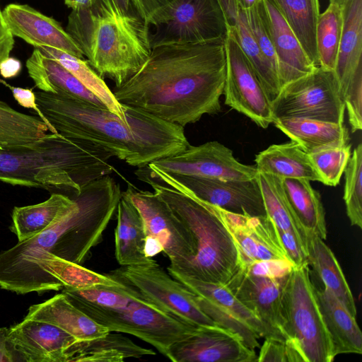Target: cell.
<instances>
[{
    "label": "cell",
    "instance_id": "cell-1",
    "mask_svg": "<svg viewBox=\"0 0 362 362\" xmlns=\"http://www.w3.org/2000/svg\"><path fill=\"white\" fill-rule=\"evenodd\" d=\"M226 75L225 39L162 45L112 91L120 104L184 127L221 111Z\"/></svg>",
    "mask_w": 362,
    "mask_h": 362
},
{
    "label": "cell",
    "instance_id": "cell-2",
    "mask_svg": "<svg viewBox=\"0 0 362 362\" xmlns=\"http://www.w3.org/2000/svg\"><path fill=\"white\" fill-rule=\"evenodd\" d=\"M35 94L52 133L92 144L133 167H145L190 145L183 127L139 108L124 105V121L105 107L63 92Z\"/></svg>",
    "mask_w": 362,
    "mask_h": 362
},
{
    "label": "cell",
    "instance_id": "cell-3",
    "mask_svg": "<svg viewBox=\"0 0 362 362\" xmlns=\"http://www.w3.org/2000/svg\"><path fill=\"white\" fill-rule=\"evenodd\" d=\"M66 32L94 71L119 87L148 58V27L132 0H93L86 8L72 10Z\"/></svg>",
    "mask_w": 362,
    "mask_h": 362
},
{
    "label": "cell",
    "instance_id": "cell-4",
    "mask_svg": "<svg viewBox=\"0 0 362 362\" xmlns=\"http://www.w3.org/2000/svg\"><path fill=\"white\" fill-rule=\"evenodd\" d=\"M110 158L88 142L47 133L30 144L0 147V180L72 199L81 187L115 170Z\"/></svg>",
    "mask_w": 362,
    "mask_h": 362
},
{
    "label": "cell",
    "instance_id": "cell-5",
    "mask_svg": "<svg viewBox=\"0 0 362 362\" xmlns=\"http://www.w3.org/2000/svg\"><path fill=\"white\" fill-rule=\"evenodd\" d=\"M135 174L148 183L190 231L194 256L185 274L226 285L240 267L238 250L219 208L171 182H157L139 169Z\"/></svg>",
    "mask_w": 362,
    "mask_h": 362
},
{
    "label": "cell",
    "instance_id": "cell-6",
    "mask_svg": "<svg viewBox=\"0 0 362 362\" xmlns=\"http://www.w3.org/2000/svg\"><path fill=\"white\" fill-rule=\"evenodd\" d=\"M283 333L303 362H332L336 356L319 306L309 265L292 267L281 296Z\"/></svg>",
    "mask_w": 362,
    "mask_h": 362
},
{
    "label": "cell",
    "instance_id": "cell-7",
    "mask_svg": "<svg viewBox=\"0 0 362 362\" xmlns=\"http://www.w3.org/2000/svg\"><path fill=\"white\" fill-rule=\"evenodd\" d=\"M68 298L110 332L134 335L154 346L165 357L172 344L187 337L198 327L166 313L140 292L128 304L117 309L100 308Z\"/></svg>",
    "mask_w": 362,
    "mask_h": 362
},
{
    "label": "cell",
    "instance_id": "cell-8",
    "mask_svg": "<svg viewBox=\"0 0 362 362\" xmlns=\"http://www.w3.org/2000/svg\"><path fill=\"white\" fill-rule=\"evenodd\" d=\"M151 49L225 39L226 21L217 0H177L147 20Z\"/></svg>",
    "mask_w": 362,
    "mask_h": 362
},
{
    "label": "cell",
    "instance_id": "cell-9",
    "mask_svg": "<svg viewBox=\"0 0 362 362\" xmlns=\"http://www.w3.org/2000/svg\"><path fill=\"white\" fill-rule=\"evenodd\" d=\"M138 209L145 228V253L148 257L163 252L168 268L185 274L194 256L192 234L170 206L154 192L129 185L124 191Z\"/></svg>",
    "mask_w": 362,
    "mask_h": 362
},
{
    "label": "cell",
    "instance_id": "cell-10",
    "mask_svg": "<svg viewBox=\"0 0 362 362\" xmlns=\"http://www.w3.org/2000/svg\"><path fill=\"white\" fill-rule=\"evenodd\" d=\"M271 107L273 121L297 117L343 124L344 120L336 74L320 66L281 87Z\"/></svg>",
    "mask_w": 362,
    "mask_h": 362
},
{
    "label": "cell",
    "instance_id": "cell-11",
    "mask_svg": "<svg viewBox=\"0 0 362 362\" xmlns=\"http://www.w3.org/2000/svg\"><path fill=\"white\" fill-rule=\"evenodd\" d=\"M292 267L286 262H262L240 267L226 284L243 305L284 340L281 296Z\"/></svg>",
    "mask_w": 362,
    "mask_h": 362
},
{
    "label": "cell",
    "instance_id": "cell-12",
    "mask_svg": "<svg viewBox=\"0 0 362 362\" xmlns=\"http://www.w3.org/2000/svg\"><path fill=\"white\" fill-rule=\"evenodd\" d=\"M167 270L197 296L200 308L209 318L217 325L238 335L250 349L259 347V338L280 339L226 285L204 282L169 268Z\"/></svg>",
    "mask_w": 362,
    "mask_h": 362
},
{
    "label": "cell",
    "instance_id": "cell-13",
    "mask_svg": "<svg viewBox=\"0 0 362 362\" xmlns=\"http://www.w3.org/2000/svg\"><path fill=\"white\" fill-rule=\"evenodd\" d=\"M160 308L197 326L217 325L200 308L197 296L156 262L122 267L113 272Z\"/></svg>",
    "mask_w": 362,
    "mask_h": 362
},
{
    "label": "cell",
    "instance_id": "cell-14",
    "mask_svg": "<svg viewBox=\"0 0 362 362\" xmlns=\"http://www.w3.org/2000/svg\"><path fill=\"white\" fill-rule=\"evenodd\" d=\"M334 69L352 132L362 128V0H345Z\"/></svg>",
    "mask_w": 362,
    "mask_h": 362
},
{
    "label": "cell",
    "instance_id": "cell-15",
    "mask_svg": "<svg viewBox=\"0 0 362 362\" xmlns=\"http://www.w3.org/2000/svg\"><path fill=\"white\" fill-rule=\"evenodd\" d=\"M139 168L157 182L177 184L198 198L229 212L250 216L267 215L257 176L247 180H220L168 174L148 165Z\"/></svg>",
    "mask_w": 362,
    "mask_h": 362
},
{
    "label": "cell",
    "instance_id": "cell-16",
    "mask_svg": "<svg viewBox=\"0 0 362 362\" xmlns=\"http://www.w3.org/2000/svg\"><path fill=\"white\" fill-rule=\"evenodd\" d=\"M226 75L224 103L267 129L273 122L271 101L235 37L225 38Z\"/></svg>",
    "mask_w": 362,
    "mask_h": 362
},
{
    "label": "cell",
    "instance_id": "cell-17",
    "mask_svg": "<svg viewBox=\"0 0 362 362\" xmlns=\"http://www.w3.org/2000/svg\"><path fill=\"white\" fill-rule=\"evenodd\" d=\"M148 166L168 174L211 179L247 180L258 175L255 166L240 163L232 150L216 141L189 145L183 151Z\"/></svg>",
    "mask_w": 362,
    "mask_h": 362
},
{
    "label": "cell",
    "instance_id": "cell-18",
    "mask_svg": "<svg viewBox=\"0 0 362 362\" xmlns=\"http://www.w3.org/2000/svg\"><path fill=\"white\" fill-rule=\"evenodd\" d=\"M166 357L173 362H255L257 358L238 335L218 325L198 327L172 344Z\"/></svg>",
    "mask_w": 362,
    "mask_h": 362
},
{
    "label": "cell",
    "instance_id": "cell-19",
    "mask_svg": "<svg viewBox=\"0 0 362 362\" xmlns=\"http://www.w3.org/2000/svg\"><path fill=\"white\" fill-rule=\"evenodd\" d=\"M219 211L235 242L240 267L262 262H289L267 215L250 216L221 208Z\"/></svg>",
    "mask_w": 362,
    "mask_h": 362
},
{
    "label": "cell",
    "instance_id": "cell-20",
    "mask_svg": "<svg viewBox=\"0 0 362 362\" xmlns=\"http://www.w3.org/2000/svg\"><path fill=\"white\" fill-rule=\"evenodd\" d=\"M7 341L18 361L69 362L78 339L52 324L24 318L8 328Z\"/></svg>",
    "mask_w": 362,
    "mask_h": 362
},
{
    "label": "cell",
    "instance_id": "cell-21",
    "mask_svg": "<svg viewBox=\"0 0 362 362\" xmlns=\"http://www.w3.org/2000/svg\"><path fill=\"white\" fill-rule=\"evenodd\" d=\"M13 36L35 48L48 47L83 59V54L71 36L54 18L25 4H11L2 11Z\"/></svg>",
    "mask_w": 362,
    "mask_h": 362
},
{
    "label": "cell",
    "instance_id": "cell-22",
    "mask_svg": "<svg viewBox=\"0 0 362 362\" xmlns=\"http://www.w3.org/2000/svg\"><path fill=\"white\" fill-rule=\"evenodd\" d=\"M263 12L276 58L281 89L317 66L310 61L293 30L269 0H263Z\"/></svg>",
    "mask_w": 362,
    "mask_h": 362
},
{
    "label": "cell",
    "instance_id": "cell-23",
    "mask_svg": "<svg viewBox=\"0 0 362 362\" xmlns=\"http://www.w3.org/2000/svg\"><path fill=\"white\" fill-rule=\"evenodd\" d=\"M25 319L52 324L79 341L100 337L110 332L74 305L63 292L42 303L32 305Z\"/></svg>",
    "mask_w": 362,
    "mask_h": 362
},
{
    "label": "cell",
    "instance_id": "cell-24",
    "mask_svg": "<svg viewBox=\"0 0 362 362\" xmlns=\"http://www.w3.org/2000/svg\"><path fill=\"white\" fill-rule=\"evenodd\" d=\"M223 11L228 32L235 37L272 102L280 90L276 71L261 53L248 25L245 9L237 0H217Z\"/></svg>",
    "mask_w": 362,
    "mask_h": 362
},
{
    "label": "cell",
    "instance_id": "cell-25",
    "mask_svg": "<svg viewBox=\"0 0 362 362\" xmlns=\"http://www.w3.org/2000/svg\"><path fill=\"white\" fill-rule=\"evenodd\" d=\"M115 254L122 267L154 263L145 253L146 234L142 218L127 193L122 192L117 207Z\"/></svg>",
    "mask_w": 362,
    "mask_h": 362
},
{
    "label": "cell",
    "instance_id": "cell-26",
    "mask_svg": "<svg viewBox=\"0 0 362 362\" xmlns=\"http://www.w3.org/2000/svg\"><path fill=\"white\" fill-rule=\"evenodd\" d=\"M272 123L308 154L347 144L350 139L344 124L297 117L278 118Z\"/></svg>",
    "mask_w": 362,
    "mask_h": 362
},
{
    "label": "cell",
    "instance_id": "cell-27",
    "mask_svg": "<svg viewBox=\"0 0 362 362\" xmlns=\"http://www.w3.org/2000/svg\"><path fill=\"white\" fill-rule=\"evenodd\" d=\"M76 206L74 199L53 192L42 202L14 207L10 230L17 236L18 242L26 240L54 226Z\"/></svg>",
    "mask_w": 362,
    "mask_h": 362
},
{
    "label": "cell",
    "instance_id": "cell-28",
    "mask_svg": "<svg viewBox=\"0 0 362 362\" xmlns=\"http://www.w3.org/2000/svg\"><path fill=\"white\" fill-rule=\"evenodd\" d=\"M320 311L330 336L335 355L362 353V334L353 316L333 293L316 288Z\"/></svg>",
    "mask_w": 362,
    "mask_h": 362
},
{
    "label": "cell",
    "instance_id": "cell-29",
    "mask_svg": "<svg viewBox=\"0 0 362 362\" xmlns=\"http://www.w3.org/2000/svg\"><path fill=\"white\" fill-rule=\"evenodd\" d=\"M30 77L40 90L56 93L63 92L93 104L105 107L72 74L57 60L35 48L26 61Z\"/></svg>",
    "mask_w": 362,
    "mask_h": 362
},
{
    "label": "cell",
    "instance_id": "cell-30",
    "mask_svg": "<svg viewBox=\"0 0 362 362\" xmlns=\"http://www.w3.org/2000/svg\"><path fill=\"white\" fill-rule=\"evenodd\" d=\"M305 248L308 265L321 279L324 287L331 291L354 317L356 308L354 298L343 271L335 255L324 240L305 229Z\"/></svg>",
    "mask_w": 362,
    "mask_h": 362
},
{
    "label": "cell",
    "instance_id": "cell-31",
    "mask_svg": "<svg viewBox=\"0 0 362 362\" xmlns=\"http://www.w3.org/2000/svg\"><path fill=\"white\" fill-rule=\"evenodd\" d=\"M255 161L258 173L321 182L310 155L292 141L269 146L256 155Z\"/></svg>",
    "mask_w": 362,
    "mask_h": 362
},
{
    "label": "cell",
    "instance_id": "cell-32",
    "mask_svg": "<svg viewBox=\"0 0 362 362\" xmlns=\"http://www.w3.org/2000/svg\"><path fill=\"white\" fill-rule=\"evenodd\" d=\"M155 354L151 349L139 346L122 334L110 332L100 337L76 341L71 349L69 362H122L127 358Z\"/></svg>",
    "mask_w": 362,
    "mask_h": 362
},
{
    "label": "cell",
    "instance_id": "cell-33",
    "mask_svg": "<svg viewBox=\"0 0 362 362\" xmlns=\"http://www.w3.org/2000/svg\"><path fill=\"white\" fill-rule=\"evenodd\" d=\"M286 199L301 226L323 240L327 237L325 212L319 192L310 181L302 178H282Z\"/></svg>",
    "mask_w": 362,
    "mask_h": 362
},
{
    "label": "cell",
    "instance_id": "cell-34",
    "mask_svg": "<svg viewBox=\"0 0 362 362\" xmlns=\"http://www.w3.org/2000/svg\"><path fill=\"white\" fill-rule=\"evenodd\" d=\"M293 30L306 54L319 66L315 29L320 14L319 0H269Z\"/></svg>",
    "mask_w": 362,
    "mask_h": 362
},
{
    "label": "cell",
    "instance_id": "cell-35",
    "mask_svg": "<svg viewBox=\"0 0 362 362\" xmlns=\"http://www.w3.org/2000/svg\"><path fill=\"white\" fill-rule=\"evenodd\" d=\"M37 49L47 57L57 60L93 93L109 110L127 121L124 105L118 102L103 78L93 70L87 61L52 47H40Z\"/></svg>",
    "mask_w": 362,
    "mask_h": 362
},
{
    "label": "cell",
    "instance_id": "cell-36",
    "mask_svg": "<svg viewBox=\"0 0 362 362\" xmlns=\"http://www.w3.org/2000/svg\"><path fill=\"white\" fill-rule=\"evenodd\" d=\"M257 179L267 215L274 223L276 229L296 235L305 245V229L298 221L286 199L282 178L258 173Z\"/></svg>",
    "mask_w": 362,
    "mask_h": 362
},
{
    "label": "cell",
    "instance_id": "cell-37",
    "mask_svg": "<svg viewBox=\"0 0 362 362\" xmlns=\"http://www.w3.org/2000/svg\"><path fill=\"white\" fill-rule=\"evenodd\" d=\"M48 126L39 116L18 112L0 100V147L30 144L43 136Z\"/></svg>",
    "mask_w": 362,
    "mask_h": 362
},
{
    "label": "cell",
    "instance_id": "cell-38",
    "mask_svg": "<svg viewBox=\"0 0 362 362\" xmlns=\"http://www.w3.org/2000/svg\"><path fill=\"white\" fill-rule=\"evenodd\" d=\"M343 27L341 8L329 3L320 13L315 29V43L319 66L334 71Z\"/></svg>",
    "mask_w": 362,
    "mask_h": 362
},
{
    "label": "cell",
    "instance_id": "cell-39",
    "mask_svg": "<svg viewBox=\"0 0 362 362\" xmlns=\"http://www.w3.org/2000/svg\"><path fill=\"white\" fill-rule=\"evenodd\" d=\"M343 199L352 226L362 228V144L353 151L345 168Z\"/></svg>",
    "mask_w": 362,
    "mask_h": 362
},
{
    "label": "cell",
    "instance_id": "cell-40",
    "mask_svg": "<svg viewBox=\"0 0 362 362\" xmlns=\"http://www.w3.org/2000/svg\"><path fill=\"white\" fill-rule=\"evenodd\" d=\"M351 144L324 148L310 153L315 170L325 185L337 186L351 156Z\"/></svg>",
    "mask_w": 362,
    "mask_h": 362
},
{
    "label": "cell",
    "instance_id": "cell-41",
    "mask_svg": "<svg viewBox=\"0 0 362 362\" xmlns=\"http://www.w3.org/2000/svg\"><path fill=\"white\" fill-rule=\"evenodd\" d=\"M245 13L248 25L261 53L276 71V58L264 16L263 0L245 9Z\"/></svg>",
    "mask_w": 362,
    "mask_h": 362
},
{
    "label": "cell",
    "instance_id": "cell-42",
    "mask_svg": "<svg viewBox=\"0 0 362 362\" xmlns=\"http://www.w3.org/2000/svg\"><path fill=\"white\" fill-rule=\"evenodd\" d=\"M257 361L303 362L298 353L287 340L272 337L265 338Z\"/></svg>",
    "mask_w": 362,
    "mask_h": 362
},
{
    "label": "cell",
    "instance_id": "cell-43",
    "mask_svg": "<svg viewBox=\"0 0 362 362\" xmlns=\"http://www.w3.org/2000/svg\"><path fill=\"white\" fill-rule=\"evenodd\" d=\"M0 83L11 90L13 98L20 105L25 108H31L34 110L38 116L42 119V121L47 125L46 119L42 116L37 107L36 96L35 93L33 92L32 89L13 86L1 78Z\"/></svg>",
    "mask_w": 362,
    "mask_h": 362
},
{
    "label": "cell",
    "instance_id": "cell-44",
    "mask_svg": "<svg viewBox=\"0 0 362 362\" xmlns=\"http://www.w3.org/2000/svg\"><path fill=\"white\" fill-rule=\"evenodd\" d=\"M14 45L13 35L11 33L0 9V64L10 57Z\"/></svg>",
    "mask_w": 362,
    "mask_h": 362
},
{
    "label": "cell",
    "instance_id": "cell-45",
    "mask_svg": "<svg viewBox=\"0 0 362 362\" xmlns=\"http://www.w3.org/2000/svg\"><path fill=\"white\" fill-rule=\"evenodd\" d=\"M8 328L0 327V362H17L18 359L7 341Z\"/></svg>",
    "mask_w": 362,
    "mask_h": 362
},
{
    "label": "cell",
    "instance_id": "cell-46",
    "mask_svg": "<svg viewBox=\"0 0 362 362\" xmlns=\"http://www.w3.org/2000/svg\"><path fill=\"white\" fill-rule=\"evenodd\" d=\"M21 68L22 65L18 59L8 57L0 64V74L5 78H13L20 73Z\"/></svg>",
    "mask_w": 362,
    "mask_h": 362
},
{
    "label": "cell",
    "instance_id": "cell-47",
    "mask_svg": "<svg viewBox=\"0 0 362 362\" xmlns=\"http://www.w3.org/2000/svg\"><path fill=\"white\" fill-rule=\"evenodd\" d=\"M176 1L177 0H139L146 15V23L153 13L168 6Z\"/></svg>",
    "mask_w": 362,
    "mask_h": 362
},
{
    "label": "cell",
    "instance_id": "cell-48",
    "mask_svg": "<svg viewBox=\"0 0 362 362\" xmlns=\"http://www.w3.org/2000/svg\"><path fill=\"white\" fill-rule=\"evenodd\" d=\"M93 0H64L66 6L72 10H80L90 7Z\"/></svg>",
    "mask_w": 362,
    "mask_h": 362
},
{
    "label": "cell",
    "instance_id": "cell-49",
    "mask_svg": "<svg viewBox=\"0 0 362 362\" xmlns=\"http://www.w3.org/2000/svg\"><path fill=\"white\" fill-rule=\"evenodd\" d=\"M260 0H237L240 7L244 9H247L252 7Z\"/></svg>",
    "mask_w": 362,
    "mask_h": 362
},
{
    "label": "cell",
    "instance_id": "cell-50",
    "mask_svg": "<svg viewBox=\"0 0 362 362\" xmlns=\"http://www.w3.org/2000/svg\"><path fill=\"white\" fill-rule=\"evenodd\" d=\"M132 4L136 8V11L139 14V16L145 21L146 22V15L144 13V11L141 6V4L139 1V0H132Z\"/></svg>",
    "mask_w": 362,
    "mask_h": 362
},
{
    "label": "cell",
    "instance_id": "cell-51",
    "mask_svg": "<svg viewBox=\"0 0 362 362\" xmlns=\"http://www.w3.org/2000/svg\"><path fill=\"white\" fill-rule=\"evenodd\" d=\"M345 0H329V3L335 4L340 7L342 6Z\"/></svg>",
    "mask_w": 362,
    "mask_h": 362
}]
</instances>
